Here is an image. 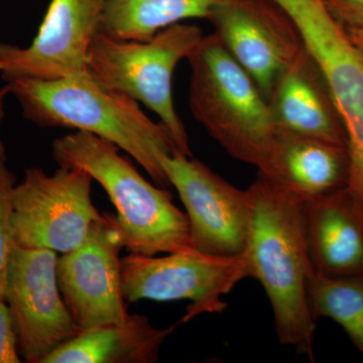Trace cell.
I'll use <instances>...</instances> for the list:
<instances>
[{"label": "cell", "instance_id": "11", "mask_svg": "<svg viewBox=\"0 0 363 363\" xmlns=\"http://www.w3.org/2000/svg\"><path fill=\"white\" fill-rule=\"evenodd\" d=\"M123 248L116 216L104 213L77 247L59 257L60 291L81 331L123 323L128 316L121 288Z\"/></svg>", "mask_w": 363, "mask_h": 363}, {"label": "cell", "instance_id": "13", "mask_svg": "<svg viewBox=\"0 0 363 363\" xmlns=\"http://www.w3.org/2000/svg\"><path fill=\"white\" fill-rule=\"evenodd\" d=\"M104 0H51L28 47L0 43V76L59 80L90 77L88 52L101 18Z\"/></svg>", "mask_w": 363, "mask_h": 363}, {"label": "cell", "instance_id": "21", "mask_svg": "<svg viewBox=\"0 0 363 363\" xmlns=\"http://www.w3.org/2000/svg\"><path fill=\"white\" fill-rule=\"evenodd\" d=\"M18 337L11 312L4 298H0V363H21Z\"/></svg>", "mask_w": 363, "mask_h": 363}, {"label": "cell", "instance_id": "19", "mask_svg": "<svg viewBox=\"0 0 363 363\" xmlns=\"http://www.w3.org/2000/svg\"><path fill=\"white\" fill-rule=\"evenodd\" d=\"M307 296L313 318L333 320L363 355V277L314 274L308 281Z\"/></svg>", "mask_w": 363, "mask_h": 363}, {"label": "cell", "instance_id": "24", "mask_svg": "<svg viewBox=\"0 0 363 363\" xmlns=\"http://www.w3.org/2000/svg\"><path fill=\"white\" fill-rule=\"evenodd\" d=\"M351 40L354 43L359 51L363 54V26L347 28Z\"/></svg>", "mask_w": 363, "mask_h": 363}, {"label": "cell", "instance_id": "14", "mask_svg": "<svg viewBox=\"0 0 363 363\" xmlns=\"http://www.w3.org/2000/svg\"><path fill=\"white\" fill-rule=\"evenodd\" d=\"M267 101L278 133L346 147L345 133L330 93L306 48L279 76Z\"/></svg>", "mask_w": 363, "mask_h": 363}, {"label": "cell", "instance_id": "1", "mask_svg": "<svg viewBox=\"0 0 363 363\" xmlns=\"http://www.w3.org/2000/svg\"><path fill=\"white\" fill-rule=\"evenodd\" d=\"M247 191L250 221L242 255L248 274L269 298L279 342L313 362L316 320L308 304L307 286L315 272L306 236L304 200L260 174Z\"/></svg>", "mask_w": 363, "mask_h": 363}, {"label": "cell", "instance_id": "22", "mask_svg": "<svg viewBox=\"0 0 363 363\" xmlns=\"http://www.w3.org/2000/svg\"><path fill=\"white\" fill-rule=\"evenodd\" d=\"M325 6L346 28L363 26V0H323Z\"/></svg>", "mask_w": 363, "mask_h": 363}, {"label": "cell", "instance_id": "16", "mask_svg": "<svg viewBox=\"0 0 363 363\" xmlns=\"http://www.w3.org/2000/svg\"><path fill=\"white\" fill-rule=\"evenodd\" d=\"M259 174L304 201L316 199L347 187V149L315 138L278 133L269 164Z\"/></svg>", "mask_w": 363, "mask_h": 363}, {"label": "cell", "instance_id": "5", "mask_svg": "<svg viewBox=\"0 0 363 363\" xmlns=\"http://www.w3.org/2000/svg\"><path fill=\"white\" fill-rule=\"evenodd\" d=\"M203 38L201 28L181 23L145 42L113 39L98 30L88 52V74L102 89L125 95L155 112L176 152L192 157L187 130L174 105L173 76Z\"/></svg>", "mask_w": 363, "mask_h": 363}, {"label": "cell", "instance_id": "10", "mask_svg": "<svg viewBox=\"0 0 363 363\" xmlns=\"http://www.w3.org/2000/svg\"><path fill=\"white\" fill-rule=\"evenodd\" d=\"M159 161L186 208L193 248L215 257L242 255L250 221L247 189L236 188L180 152L160 155Z\"/></svg>", "mask_w": 363, "mask_h": 363}, {"label": "cell", "instance_id": "25", "mask_svg": "<svg viewBox=\"0 0 363 363\" xmlns=\"http://www.w3.org/2000/svg\"><path fill=\"white\" fill-rule=\"evenodd\" d=\"M352 197V196H351ZM353 202H354L355 208H357L358 215H359L360 219H362L363 223V203L358 202L354 198H352Z\"/></svg>", "mask_w": 363, "mask_h": 363}, {"label": "cell", "instance_id": "9", "mask_svg": "<svg viewBox=\"0 0 363 363\" xmlns=\"http://www.w3.org/2000/svg\"><path fill=\"white\" fill-rule=\"evenodd\" d=\"M56 252L14 245L7 269L6 301L23 362L43 363L81 332L60 291Z\"/></svg>", "mask_w": 363, "mask_h": 363}, {"label": "cell", "instance_id": "17", "mask_svg": "<svg viewBox=\"0 0 363 363\" xmlns=\"http://www.w3.org/2000/svg\"><path fill=\"white\" fill-rule=\"evenodd\" d=\"M175 328H156L147 316L128 314L123 323L81 331L43 363H155Z\"/></svg>", "mask_w": 363, "mask_h": 363}, {"label": "cell", "instance_id": "12", "mask_svg": "<svg viewBox=\"0 0 363 363\" xmlns=\"http://www.w3.org/2000/svg\"><path fill=\"white\" fill-rule=\"evenodd\" d=\"M208 21L267 100L279 76L305 50L295 23L274 0H223Z\"/></svg>", "mask_w": 363, "mask_h": 363}, {"label": "cell", "instance_id": "8", "mask_svg": "<svg viewBox=\"0 0 363 363\" xmlns=\"http://www.w3.org/2000/svg\"><path fill=\"white\" fill-rule=\"evenodd\" d=\"M121 288L126 304L140 300L157 302L190 300L180 323L205 313H221L223 296L248 278L247 260L240 257L205 255L194 250L166 257L130 253L121 260Z\"/></svg>", "mask_w": 363, "mask_h": 363}, {"label": "cell", "instance_id": "15", "mask_svg": "<svg viewBox=\"0 0 363 363\" xmlns=\"http://www.w3.org/2000/svg\"><path fill=\"white\" fill-rule=\"evenodd\" d=\"M304 211L315 274L363 277V223L347 189L304 201Z\"/></svg>", "mask_w": 363, "mask_h": 363}, {"label": "cell", "instance_id": "2", "mask_svg": "<svg viewBox=\"0 0 363 363\" xmlns=\"http://www.w3.org/2000/svg\"><path fill=\"white\" fill-rule=\"evenodd\" d=\"M6 86L28 121L108 140L133 157L154 184L171 187L159 156L176 152L175 145L166 128L145 116L135 100L102 89L91 77L13 78Z\"/></svg>", "mask_w": 363, "mask_h": 363}, {"label": "cell", "instance_id": "6", "mask_svg": "<svg viewBox=\"0 0 363 363\" xmlns=\"http://www.w3.org/2000/svg\"><path fill=\"white\" fill-rule=\"evenodd\" d=\"M297 26L321 72L346 138L347 189L363 203V54L323 0H274Z\"/></svg>", "mask_w": 363, "mask_h": 363}, {"label": "cell", "instance_id": "20", "mask_svg": "<svg viewBox=\"0 0 363 363\" xmlns=\"http://www.w3.org/2000/svg\"><path fill=\"white\" fill-rule=\"evenodd\" d=\"M16 185V176L0 160V298H4L7 269L14 247L11 225V194Z\"/></svg>", "mask_w": 363, "mask_h": 363}, {"label": "cell", "instance_id": "23", "mask_svg": "<svg viewBox=\"0 0 363 363\" xmlns=\"http://www.w3.org/2000/svg\"><path fill=\"white\" fill-rule=\"evenodd\" d=\"M9 94V92L6 85L0 88V124H1L2 119L4 117V102H6V98ZM0 160H6V149H4L1 138H0Z\"/></svg>", "mask_w": 363, "mask_h": 363}, {"label": "cell", "instance_id": "4", "mask_svg": "<svg viewBox=\"0 0 363 363\" xmlns=\"http://www.w3.org/2000/svg\"><path fill=\"white\" fill-rule=\"evenodd\" d=\"M188 61L193 117L229 156L264 172L278 138L266 97L215 33Z\"/></svg>", "mask_w": 363, "mask_h": 363}, {"label": "cell", "instance_id": "7", "mask_svg": "<svg viewBox=\"0 0 363 363\" xmlns=\"http://www.w3.org/2000/svg\"><path fill=\"white\" fill-rule=\"evenodd\" d=\"M92 182L80 169L60 167L52 175L26 169L11 194L14 245L62 255L77 247L101 216L91 200Z\"/></svg>", "mask_w": 363, "mask_h": 363}, {"label": "cell", "instance_id": "18", "mask_svg": "<svg viewBox=\"0 0 363 363\" xmlns=\"http://www.w3.org/2000/svg\"><path fill=\"white\" fill-rule=\"evenodd\" d=\"M223 0H104L99 30L113 39L145 42L189 18L209 20Z\"/></svg>", "mask_w": 363, "mask_h": 363}, {"label": "cell", "instance_id": "3", "mask_svg": "<svg viewBox=\"0 0 363 363\" xmlns=\"http://www.w3.org/2000/svg\"><path fill=\"white\" fill-rule=\"evenodd\" d=\"M52 157L60 167L83 169L104 188L128 252L156 255L193 248L187 215L174 204L172 193L145 180L114 143L76 131L54 140Z\"/></svg>", "mask_w": 363, "mask_h": 363}]
</instances>
